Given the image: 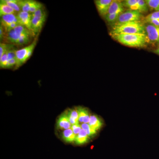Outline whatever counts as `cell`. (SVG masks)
Returning a JSON list of instances; mask_svg holds the SVG:
<instances>
[{
  "label": "cell",
  "mask_w": 159,
  "mask_h": 159,
  "mask_svg": "<svg viewBox=\"0 0 159 159\" xmlns=\"http://www.w3.org/2000/svg\"><path fill=\"white\" fill-rule=\"evenodd\" d=\"M111 37L124 45L134 48L144 47L147 42L145 34H114Z\"/></svg>",
  "instance_id": "6da1fadb"
},
{
  "label": "cell",
  "mask_w": 159,
  "mask_h": 159,
  "mask_svg": "<svg viewBox=\"0 0 159 159\" xmlns=\"http://www.w3.org/2000/svg\"><path fill=\"white\" fill-rule=\"evenodd\" d=\"M145 34V26L140 21L114 25L111 34Z\"/></svg>",
  "instance_id": "7a4b0ae2"
},
{
  "label": "cell",
  "mask_w": 159,
  "mask_h": 159,
  "mask_svg": "<svg viewBox=\"0 0 159 159\" xmlns=\"http://www.w3.org/2000/svg\"><path fill=\"white\" fill-rule=\"evenodd\" d=\"M31 34H20L14 30L6 32L3 41L12 45L23 46L29 44L31 40Z\"/></svg>",
  "instance_id": "3957f363"
},
{
  "label": "cell",
  "mask_w": 159,
  "mask_h": 159,
  "mask_svg": "<svg viewBox=\"0 0 159 159\" xmlns=\"http://www.w3.org/2000/svg\"><path fill=\"white\" fill-rule=\"evenodd\" d=\"M39 34H38L35 36L34 40L30 45L26 46L23 48L16 51V57L17 60V63L15 67V69L18 68L28 61L27 56H28V53L31 48H33L34 46H36Z\"/></svg>",
  "instance_id": "277c9868"
},
{
  "label": "cell",
  "mask_w": 159,
  "mask_h": 159,
  "mask_svg": "<svg viewBox=\"0 0 159 159\" xmlns=\"http://www.w3.org/2000/svg\"><path fill=\"white\" fill-rule=\"evenodd\" d=\"M142 14L139 11L136 10H129L122 12L119 15L115 25H120L131 22L138 21L141 19Z\"/></svg>",
  "instance_id": "5b68a950"
},
{
  "label": "cell",
  "mask_w": 159,
  "mask_h": 159,
  "mask_svg": "<svg viewBox=\"0 0 159 159\" xmlns=\"http://www.w3.org/2000/svg\"><path fill=\"white\" fill-rule=\"evenodd\" d=\"M1 25L2 26L5 32L13 30L17 26L20 25L17 14H9L1 16Z\"/></svg>",
  "instance_id": "8992f818"
},
{
  "label": "cell",
  "mask_w": 159,
  "mask_h": 159,
  "mask_svg": "<svg viewBox=\"0 0 159 159\" xmlns=\"http://www.w3.org/2000/svg\"><path fill=\"white\" fill-rule=\"evenodd\" d=\"M145 34L147 42L156 43L159 42V27L148 24L145 26Z\"/></svg>",
  "instance_id": "52a82bcc"
},
{
  "label": "cell",
  "mask_w": 159,
  "mask_h": 159,
  "mask_svg": "<svg viewBox=\"0 0 159 159\" xmlns=\"http://www.w3.org/2000/svg\"><path fill=\"white\" fill-rule=\"evenodd\" d=\"M17 17L20 25L27 28L31 32L34 37H35L31 28L32 15L29 12L21 11L17 13Z\"/></svg>",
  "instance_id": "ba28073f"
},
{
  "label": "cell",
  "mask_w": 159,
  "mask_h": 159,
  "mask_svg": "<svg viewBox=\"0 0 159 159\" xmlns=\"http://www.w3.org/2000/svg\"><path fill=\"white\" fill-rule=\"evenodd\" d=\"M46 18L36 17L32 16L31 28L34 36L39 34L45 22Z\"/></svg>",
  "instance_id": "9c48e42d"
},
{
  "label": "cell",
  "mask_w": 159,
  "mask_h": 159,
  "mask_svg": "<svg viewBox=\"0 0 159 159\" xmlns=\"http://www.w3.org/2000/svg\"><path fill=\"white\" fill-rule=\"evenodd\" d=\"M112 0H96L95 5L100 15L105 16L108 13V10Z\"/></svg>",
  "instance_id": "30bf717a"
},
{
  "label": "cell",
  "mask_w": 159,
  "mask_h": 159,
  "mask_svg": "<svg viewBox=\"0 0 159 159\" xmlns=\"http://www.w3.org/2000/svg\"><path fill=\"white\" fill-rule=\"evenodd\" d=\"M71 125L67 113L62 114L58 118L57 122V127L58 129H65L71 128Z\"/></svg>",
  "instance_id": "8fae6325"
},
{
  "label": "cell",
  "mask_w": 159,
  "mask_h": 159,
  "mask_svg": "<svg viewBox=\"0 0 159 159\" xmlns=\"http://www.w3.org/2000/svg\"><path fill=\"white\" fill-rule=\"evenodd\" d=\"M123 3L121 1H112L109 9L107 14H114V13H121L124 11Z\"/></svg>",
  "instance_id": "7c38bea8"
},
{
  "label": "cell",
  "mask_w": 159,
  "mask_h": 159,
  "mask_svg": "<svg viewBox=\"0 0 159 159\" xmlns=\"http://www.w3.org/2000/svg\"><path fill=\"white\" fill-rule=\"evenodd\" d=\"M123 6L127 7L129 10H136L141 13L139 0H126L123 2Z\"/></svg>",
  "instance_id": "4fadbf2b"
},
{
  "label": "cell",
  "mask_w": 159,
  "mask_h": 159,
  "mask_svg": "<svg viewBox=\"0 0 159 159\" xmlns=\"http://www.w3.org/2000/svg\"><path fill=\"white\" fill-rule=\"evenodd\" d=\"M79 113V122L89 124L90 121V116L88 111L86 109L80 108L78 109Z\"/></svg>",
  "instance_id": "5bb4252c"
},
{
  "label": "cell",
  "mask_w": 159,
  "mask_h": 159,
  "mask_svg": "<svg viewBox=\"0 0 159 159\" xmlns=\"http://www.w3.org/2000/svg\"><path fill=\"white\" fill-rule=\"evenodd\" d=\"M77 136L71 128L65 129L62 134V139L66 142H72L75 141Z\"/></svg>",
  "instance_id": "9a60e30c"
},
{
  "label": "cell",
  "mask_w": 159,
  "mask_h": 159,
  "mask_svg": "<svg viewBox=\"0 0 159 159\" xmlns=\"http://www.w3.org/2000/svg\"><path fill=\"white\" fill-rule=\"evenodd\" d=\"M69 120L71 125L79 124V113L78 109H71L67 112Z\"/></svg>",
  "instance_id": "2e32d148"
},
{
  "label": "cell",
  "mask_w": 159,
  "mask_h": 159,
  "mask_svg": "<svg viewBox=\"0 0 159 159\" xmlns=\"http://www.w3.org/2000/svg\"><path fill=\"white\" fill-rule=\"evenodd\" d=\"M89 125L96 131L98 130L102 126V123L100 119L95 115L90 116Z\"/></svg>",
  "instance_id": "e0dca14e"
},
{
  "label": "cell",
  "mask_w": 159,
  "mask_h": 159,
  "mask_svg": "<svg viewBox=\"0 0 159 159\" xmlns=\"http://www.w3.org/2000/svg\"><path fill=\"white\" fill-rule=\"evenodd\" d=\"M0 2L8 5L12 8L17 14L21 11L20 7L19 5V0H1Z\"/></svg>",
  "instance_id": "ac0fdd59"
},
{
  "label": "cell",
  "mask_w": 159,
  "mask_h": 159,
  "mask_svg": "<svg viewBox=\"0 0 159 159\" xmlns=\"http://www.w3.org/2000/svg\"><path fill=\"white\" fill-rule=\"evenodd\" d=\"M9 14H17V13L8 5L0 2V16Z\"/></svg>",
  "instance_id": "d6986e66"
},
{
  "label": "cell",
  "mask_w": 159,
  "mask_h": 159,
  "mask_svg": "<svg viewBox=\"0 0 159 159\" xmlns=\"http://www.w3.org/2000/svg\"><path fill=\"white\" fill-rule=\"evenodd\" d=\"M89 137L88 135L86 133L85 131L82 129L76 136L75 142L77 144L79 145L84 144L87 142Z\"/></svg>",
  "instance_id": "ffe728a7"
},
{
  "label": "cell",
  "mask_w": 159,
  "mask_h": 159,
  "mask_svg": "<svg viewBox=\"0 0 159 159\" xmlns=\"http://www.w3.org/2000/svg\"><path fill=\"white\" fill-rule=\"evenodd\" d=\"M33 2V0H19V5L21 11L29 13Z\"/></svg>",
  "instance_id": "44dd1931"
},
{
  "label": "cell",
  "mask_w": 159,
  "mask_h": 159,
  "mask_svg": "<svg viewBox=\"0 0 159 159\" xmlns=\"http://www.w3.org/2000/svg\"><path fill=\"white\" fill-rule=\"evenodd\" d=\"M80 125L82 129L85 131L89 137L97 133V131L92 128L88 123H82Z\"/></svg>",
  "instance_id": "7402d4cb"
},
{
  "label": "cell",
  "mask_w": 159,
  "mask_h": 159,
  "mask_svg": "<svg viewBox=\"0 0 159 159\" xmlns=\"http://www.w3.org/2000/svg\"><path fill=\"white\" fill-rule=\"evenodd\" d=\"M13 47V45L4 43H0V57H2L9 49Z\"/></svg>",
  "instance_id": "603a6c76"
},
{
  "label": "cell",
  "mask_w": 159,
  "mask_h": 159,
  "mask_svg": "<svg viewBox=\"0 0 159 159\" xmlns=\"http://www.w3.org/2000/svg\"><path fill=\"white\" fill-rule=\"evenodd\" d=\"M147 6L156 11H159V0H146Z\"/></svg>",
  "instance_id": "cb8c5ba5"
},
{
  "label": "cell",
  "mask_w": 159,
  "mask_h": 159,
  "mask_svg": "<svg viewBox=\"0 0 159 159\" xmlns=\"http://www.w3.org/2000/svg\"><path fill=\"white\" fill-rule=\"evenodd\" d=\"M43 7V6L39 2H37V1H33L32 5H31V8H30L29 13L32 14L35 12V11H37L38 10L42 8Z\"/></svg>",
  "instance_id": "d4e9b609"
},
{
  "label": "cell",
  "mask_w": 159,
  "mask_h": 159,
  "mask_svg": "<svg viewBox=\"0 0 159 159\" xmlns=\"http://www.w3.org/2000/svg\"><path fill=\"white\" fill-rule=\"evenodd\" d=\"M121 13H114V14H107L105 16V19L109 23H116L119 18Z\"/></svg>",
  "instance_id": "484cf974"
},
{
  "label": "cell",
  "mask_w": 159,
  "mask_h": 159,
  "mask_svg": "<svg viewBox=\"0 0 159 159\" xmlns=\"http://www.w3.org/2000/svg\"><path fill=\"white\" fill-rule=\"evenodd\" d=\"M9 59L7 52L5 53L2 57H0V68L1 69H7Z\"/></svg>",
  "instance_id": "4316f807"
},
{
  "label": "cell",
  "mask_w": 159,
  "mask_h": 159,
  "mask_svg": "<svg viewBox=\"0 0 159 159\" xmlns=\"http://www.w3.org/2000/svg\"><path fill=\"white\" fill-rule=\"evenodd\" d=\"M159 19V11H156L150 13L145 17V20L146 23L152 20Z\"/></svg>",
  "instance_id": "83f0119b"
},
{
  "label": "cell",
  "mask_w": 159,
  "mask_h": 159,
  "mask_svg": "<svg viewBox=\"0 0 159 159\" xmlns=\"http://www.w3.org/2000/svg\"><path fill=\"white\" fill-rule=\"evenodd\" d=\"M32 15V16L39 17H47V13L44 7L38 10Z\"/></svg>",
  "instance_id": "f1b7e54d"
},
{
  "label": "cell",
  "mask_w": 159,
  "mask_h": 159,
  "mask_svg": "<svg viewBox=\"0 0 159 159\" xmlns=\"http://www.w3.org/2000/svg\"><path fill=\"white\" fill-rule=\"evenodd\" d=\"M71 129L73 131L75 134L76 136L80 132V131L82 129L81 125L79 124H75V125H72L71 127Z\"/></svg>",
  "instance_id": "f546056e"
},
{
  "label": "cell",
  "mask_w": 159,
  "mask_h": 159,
  "mask_svg": "<svg viewBox=\"0 0 159 159\" xmlns=\"http://www.w3.org/2000/svg\"><path fill=\"white\" fill-rule=\"evenodd\" d=\"M16 63H17V60H16V57L9 60L8 61L7 69H11L14 66L15 67Z\"/></svg>",
  "instance_id": "4dcf8cb0"
},
{
  "label": "cell",
  "mask_w": 159,
  "mask_h": 159,
  "mask_svg": "<svg viewBox=\"0 0 159 159\" xmlns=\"http://www.w3.org/2000/svg\"><path fill=\"white\" fill-rule=\"evenodd\" d=\"M5 34H6V32H5L2 26L0 25V40H1V42H2V41L3 40L4 37H5Z\"/></svg>",
  "instance_id": "1f68e13d"
},
{
  "label": "cell",
  "mask_w": 159,
  "mask_h": 159,
  "mask_svg": "<svg viewBox=\"0 0 159 159\" xmlns=\"http://www.w3.org/2000/svg\"><path fill=\"white\" fill-rule=\"evenodd\" d=\"M147 23L152 24L154 25L159 27V19L152 20L149 21Z\"/></svg>",
  "instance_id": "d6a6232c"
},
{
  "label": "cell",
  "mask_w": 159,
  "mask_h": 159,
  "mask_svg": "<svg viewBox=\"0 0 159 159\" xmlns=\"http://www.w3.org/2000/svg\"><path fill=\"white\" fill-rule=\"evenodd\" d=\"M155 52H156V53H157V54H159V47L157 49L156 51Z\"/></svg>",
  "instance_id": "836d02e7"
}]
</instances>
